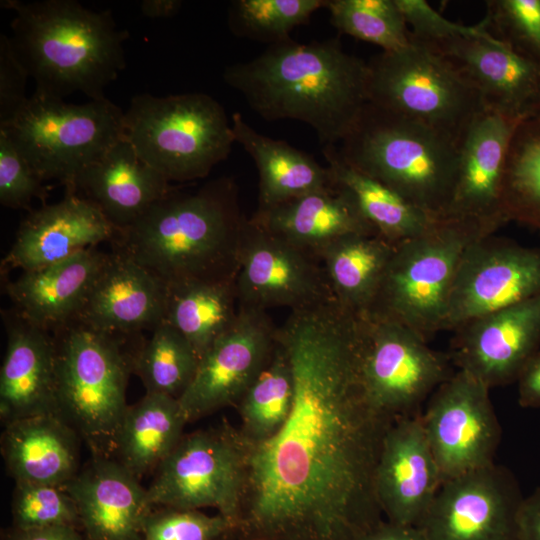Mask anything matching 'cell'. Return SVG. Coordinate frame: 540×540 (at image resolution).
Wrapping results in <instances>:
<instances>
[{
  "label": "cell",
  "mask_w": 540,
  "mask_h": 540,
  "mask_svg": "<svg viewBox=\"0 0 540 540\" xmlns=\"http://www.w3.org/2000/svg\"><path fill=\"white\" fill-rule=\"evenodd\" d=\"M276 338L293 404L279 431L252 445L237 532L243 540H356L383 519L375 473L394 420L363 388L361 318L331 299L291 311Z\"/></svg>",
  "instance_id": "6da1fadb"
},
{
  "label": "cell",
  "mask_w": 540,
  "mask_h": 540,
  "mask_svg": "<svg viewBox=\"0 0 540 540\" xmlns=\"http://www.w3.org/2000/svg\"><path fill=\"white\" fill-rule=\"evenodd\" d=\"M223 79L260 117L301 121L323 147L340 144L368 103V62L347 53L339 38L269 45L226 67Z\"/></svg>",
  "instance_id": "7a4b0ae2"
},
{
  "label": "cell",
  "mask_w": 540,
  "mask_h": 540,
  "mask_svg": "<svg viewBox=\"0 0 540 540\" xmlns=\"http://www.w3.org/2000/svg\"><path fill=\"white\" fill-rule=\"evenodd\" d=\"M247 219L237 184L220 177L195 192L174 189L110 244L167 287L234 279Z\"/></svg>",
  "instance_id": "3957f363"
},
{
  "label": "cell",
  "mask_w": 540,
  "mask_h": 540,
  "mask_svg": "<svg viewBox=\"0 0 540 540\" xmlns=\"http://www.w3.org/2000/svg\"><path fill=\"white\" fill-rule=\"evenodd\" d=\"M1 6L15 12L10 41L35 92L102 99L126 67L129 33L119 29L110 10H91L76 0H5Z\"/></svg>",
  "instance_id": "277c9868"
},
{
  "label": "cell",
  "mask_w": 540,
  "mask_h": 540,
  "mask_svg": "<svg viewBox=\"0 0 540 540\" xmlns=\"http://www.w3.org/2000/svg\"><path fill=\"white\" fill-rule=\"evenodd\" d=\"M52 335L57 415L77 432L91 456L111 458L128 408V380L145 339L141 333L107 332L78 319Z\"/></svg>",
  "instance_id": "5b68a950"
},
{
  "label": "cell",
  "mask_w": 540,
  "mask_h": 540,
  "mask_svg": "<svg viewBox=\"0 0 540 540\" xmlns=\"http://www.w3.org/2000/svg\"><path fill=\"white\" fill-rule=\"evenodd\" d=\"M337 150L350 166L436 219L446 218L457 173L456 141L368 102Z\"/></svg>",
  "instance_id": "8992f818"
},
{
  "label": "cell",
  "mask_w": 540,
  "mask_h": 540,
  "mask_svg": "<svg viewBox=\"0 0 540 540\" xmlns=\"http://www.w3.org/2000/svg\"><path fill=\"white\" fill-rule=\"evenodd\" d=\"M123 126L138 156L169 182L207 177L235 142L223 106L205 93L138 94L124 112Z\"/></svg>",
  "instance_id": "52a82bcc"
},
{
  "label": "cell",
  "mask_w": 540,
  "mask_h": 540,
  "mask_svg": "<svg viewBox=\"0 0 540 540\" xmlns=\"http://www.w3.org/2000/svg\"><path fill=\"white\" fill-rule=\"evenodd\" d=\"M483 227L440 219L426 232L396 244L377 295L363 317L410 328L426 341L442 331L460 259Z\"/></svg>",
  "instance_id": "ba28073f"
},
{
  "label": "cell",
  "mask_w": 540,
  "mask_h": 540,
  "mask_svg": "<svg viewBox=\"0 0 540 540\" xmlns=\"http://www.w3.org/2000/svg\"><path fill=\"white\" fill-rule=\"evenodd\" d=\"M124 112L106 97L84 104L35 92L0 126L42 181L68 188L124 137Z\"/></svg>",
  "instance_id": "9c48e42d"
},
{
  "label": "cell",
  "mask_w": 540,
  "mask_h": 540,
  "mask_svg": "<svg viewBox=\"0 0 540 540\" xmlns=\"http://www.w3.org/2000/svg\"><path fill=\"white\" fill-rule=\"evenodd\" d=\"M368 102L417 121L459 143L481 98L443 54L413 37L368 62Z\"/></svg>",
  "instance_id": "30bf717a"
},
{
  "label": "cell",
  "mask_w": 540,
  "mask_h": 540,
  "mask_svg": "<svg viewBox=\"0 0 540 540\" xmlns=\"http://www.w3.org/2000/svg\"><path fill=\"white\" fill-rule=\"evenodd\" d=\"M251 452L252 444L227 421L184 434L156 469L148 500L152 506L214 508L237 528Z\"/></svg>",
  "instance_id": "8fae6325"
},
{
  "label": "cell",
  "mask_w": 540,
  "mask_h": 540,
  "mask_svg": "<svg viewBox=\"0 0 540 540\" xmlns=\"http://www.w3.org/2000/svg\"><path fill=\"white\" fill-rule=\"evenodd\" d=\"M361 379L370 403L396 417L420 412L421 404L452 373L449 354L433 350L401 324L361 317Z\"/></svg>",
  "instance_id": "7c38bea8"
},
{
  "label": "cell",
  "mask_w": 540,
  "mask_h": 540,
  "mask_svg": "<svg viewBox=\"0 0 540 540\" xmlns=\"http://www.w3.org/2000/svg\"><path fill=\"white\" fill-rule=\"evenodd\" d=\"M489 390L457 369L429 397L421 418L442 481L495 463L501 427Z\"/></svg>",
  "instance_id": "4fadbf2b"
},
{
  "label": "cell",
  "mask_w": 540,
  "mask_h": 540,
  "mask_svg": "<svg viewBox=\"0 0 540 540\" xmlns=\"http://www.w3.org/2000/svg\"><path fill=\"white\" fill-rule=\"evenodd\" d=\"M540 293V248L493 234L473 241L458 264L442 331Z\"/></svg>",
  "instance_id": "5bb4252c"
},
{
  "label": "cell",
  "mask_w": 540,
  "mask_h": 540,
  "mask_svg": "<svg viewBox=\"0 0 540 540\" xmlns=\"http://www.w3.org/2000/svg\"><path fill=\"white\" fill-rule=\"evenodd\" d=\"M523 498L514 474L494 463L443 481L418 527L427 540H518Z\"/></svg>",
  "instance_id": "9a60e30c"
},
{
  "label": "cell",
  "mask_w": 540,
  "mask_h": 540,
  "mask_svg": "<svg viewBox=\"0 0 540 540\" xmlns=\"http://www.w3.org/2000/svg\"><path fill=\"white\" fill-rule=\"evenodd\" d=\"M277 327L266 311L239 305L235 322L200 357L178 398L188 423L239 403L268 364Z\"/></svg>",
  "instance_id": "2e32d148"
},
{
  "label": "cell",
  "mask_w": 540,
  "mask_h": 540,
  "mask_svg": "<svg viewBox=\"0 0 540 540\" xmlns=\"http://www.w3.org/2000/svg\"><path fill=\"white\" fill-rule=\"evenodd\" d=\"M238 305L305 309L334 299L320 260L247 219L235 277Z\"/></svg>",
  "instance_id": "e0dca14e"
},
{
  "label": "cell",
  "mask_w": 540,
  "mask_h": 540,
  "mask_svg": "<svg viewBox=\"0 0 540 540\" xmlns=\"http://www.w3.org/2000/svg\"><path fill=\"white\" fill-rule=\"evenodd\" d=\"M515 119L483 107L458 143V165L445 219L477 224L490 233L507 219L503 182L509 147L518 125Z\"/></svg>",
  "instance_id": "ac0fdd59"
},
{
  "label": "cell",
  "mask_w": 540,
  "mask_h": 540,
  "mask_svg": "<svg viewBox=\"0 0 540 540\" xmlns=\"http://www.w3.org/2000/svg\"><path fill=\"white\" fill-rule=\"evenodd\" d=\"M454 332L449 356L457 369L490 389L516 382L540 348V293Z\"/></svg>",
  "instance_id": "d6986e66"
},
{
  "label": "cell",
  "mask_w": 540,
  "mask_h": 540,
  "mask_svg": "<svg viewBox=\"0 0 540 540\" xmlns=\"http://www.w3.org/2000/svg\"><path fill=\"white\" fill-rule=\"evenodd\" d=\"M421 414L393 420L375 473V492L383 515L403 525L420 524L443 482Z\"/></svg>",
  "instance_id": "ffe728a7"
},
{
  "label": "cell",
  "mask_w": 540,
  "mask_h": 540,
  "mask_svg": "<svg viewBox=\"0 0 540 540\" xmlns=\"http://www.w3.org/2000/svg\"><path fill=\"white\" fill-rule=\"evenodd\" d=\"M448 58L484 107L525 120L540 109V65L497 38L461 37L428 45Z\"/></svg>",
  "instance_id": "44dd1931"
},
{
  "label": "cell",
  "mask_w": 540,
  "mask_h": 540,
  "mask_svg": "<svg viewBox=\"0 0 540 540\" xmlns=\"http://www.w3.org/2000/svg\"><path fill=\"white\" fill-rule=\"evenodd\" d=\"M117 235L101 211L89 200L65 192L54 204H43L21 222L2 267L31 270L65 260Z\"/></svg>",
  "instance_id": "7402d4cb"
},
{
  "label": "cell",
  "mask_w": 540,
  "mask_h": 540,
  "mask_svg": "<svg viewBox=\"0 0 540 540\" xmlns=\"http://www.w3.org/2000/svg\"><path fill=\"white\" fill-rule=\"evenodd\" d=\"M73 499L88 540H141L154 506L147 489L116 460L94 457L62 487Z\"/></svg>",
  "instance_id": "603a6c76"
},
{
  "label": "cell",
  "mask_w": 540,
  "mask_h": 540,
  "mask_svg": "<svg viewBox=\"0 0 540 540\" xmlns=\"http://www.w3.org/2000/svg\"><path fill=\"white\" fill-rule=\"evenodd\" d=\"M7 346L0 369L2 424L57 414L56 347L52 332L24 319L13 308L2 311Z\"/></svg>",
  "instance_id": "cb8c5ba5"
},
{
  "label": "cell",
  "mask_w": 540,
  "mask_h": 540,
  "mask_svg": "<svg viewBox=\"0 0 540 540\" xmlns=\"http://www.w3.org/2000/svg\"><path fill=\"white\" fill-rule=\"evenodd\" d=\"M167 290L146 269L112 250L75 319L112 333L153 331L164 322Z\"/></svg>",
  "instance_id": "d4e9b609"
},
{
  "label": "cell",
  "mask_w": 540,
  "mask_h": 540,
  "mask_svg": "<svg viewBox=\"0 0 540 540\" xmlns=\"http://www.w3.org/2000/svg\"><path fill=\"white\" fill-rule=\"evenodd\" d=\"M173 190L162 174L138 156L125 135L65 188L92 202L117 233Z\"/></svg>",
  "instance_id": "484cf974"
},
{
  "label": "cell",
  "mask_w": 540,
  "mask_h": 540,
  "mask_svg": "<svg viewBox=\"0 0 540 540\" xmlns=\"http://www.w3.org/2000/svg\"><path fill=\"white\" fill-rule=\"evenodd\" d=\"M107 254L91 247L60 262L22 271L4 284L12 308L50 332L72 321L84 306Z\"/></svg>",
  "instance_id": "4316f807"
},
{
  "label": "cell",
  "mask_w": 540,
  "mask_h": 540,
  "mask_svg": "<svg viewBox=\"0 0 540 540\" xmlns=\"http://www.w3.org/2000/svg\"><path fill=\"white\" fill-rule=\"evenodd\" d=\"M0 443L6 471L15 483L63 487L81 468L82 440L57 414L4 424Z\"/></svg>",
  "instance_id": "83f0119b"
},
{
  "label": "cell",
  "mask_w": 540,
  "mask_h": 540,
  "mask_svg": "<svg viewBox=\"0 0 540 540\" xmlns=\"http://www.w3.org/2000/svg\"><path fill=\"white\" fill-rule=\"evenodd\" d=\"M250 219L269 233L318 259L332 242L342 236L351 233L377 234L333 187L269 208H257Z\"/></svg>",
  "instance_id": "f1b7e54d"
},
{
  "label": "cell",
  "mask_w": 540,
  "mask_h": 540,
  "mask_svg": "<svg viewBox=\"0 0 540 540\" xmlns=\"http://www.w3.org/2000/svg\"><path fill=\"white\" fill-rule=\"evenodd\" d=\"M231 125L235 137L254 160L258 170V207L269 208L308 193L332 187L327 166L285 141L260 134L234 112Z\"/></svg>",
  "instance_id": "f546056e"
},
{
  "label": "cell",
  "mask_w": 540,
  "mask_h": 540,
  "mask_svg": "<svg viewBox=\"0 0 540 540\" xmlns=\"http://www.w3.org/2000/svg\"><path fill=\"white\" fill-rule=\"evenodd\" d=\"M332 187L385 240L396 245L429 230L439 219L346 163L336 146H324Z\"/></svg>",
  "instance_id": "4dcf8cb0"
},
{
  "label": "cell",
  "mask_w": 540,
  "mask_h": 540,
  "mask_svg": "<svg viewBox=\"0 0 540 540\" xmlns=\"http://www.w3.org/2000/svg\"><path fill=\"white\" fill-rule=\"evenodd\" d=\"M188 423L177 398L145 393L128 408L119 426L112 457L141 480L175 449Z\"/></svg>",
  "instance_id": "1f68e13d"
},
{
  "label": "cell",
  "mask_w": 540,
  "mask_h": 540,
  "mask_svg": "<svg viewBox=\"0 0 540 540\" xmlns=\"http://www.w3.org/2000/svg\"><path fill=\"white\" fill-rule=\"evenodd\" d=\"M395 245L378 234L351 233L332 242L320 255L334 300L363 317L370 309Z\"/></svg>",
  "instance_id": "d6a6232c"
},
{
  "label": "cell",
  "mask_w": 540,
  "mask_h": 540,
  "mask_svg": "<svg viewBox=\"0 0 540 540\" xmlns=\"http://www.w3.org/2000/svg\"><path fill=\"white\" fill-rule=\"evenodd\" d=\"M167 289L164 321L179 331L201 357L237 318L235 278L187 282Z\"/></svg>",
  "instance_id": "836d02e7"
},
{
  "label": "cell",
  "mask_w": 540,
  "mask_h": 540,
  "mask_svg": "<svg viewBox=\"0 0 540 540\" xmlns=\"http://www.w3.org/2000/svg\"><path fill=\"white\" fill-rule=\"evenodd\" d=\"M292 404V371L276 338L268 364L237 404L241 434L253 446L267 441L285 423Z\"/></svg>",
  "instance_id": "e575fe53"
},
{
  "label": "cell",
  "mask_w": 540,
  "mask_h": 540,
  "mask_svg": "<svg viewBox=\"0 0 540 540\" xmlns=\"http://www.w3.org/2000/svg\"><path fill=\"white\" fill-rule=\"evenodd\" d=\"M507 221L540 231V117L523 120L512 138L503 182Z\"/></svg>",
  "instance_id": "d590c367"
},
{
  "label": "cell",
  "mask_w": 540,
  "mask_h": 540,
  "mask_svg": "<svg viewBox=\"0 0 540 540\" xmlns=\"http://www.w3.org/2000/svg\"><path fill=\"white\" fill-rule=\"evenodd\" d=\"M200 357L191 343L167 322L143 341L134 363V374L146 393L179 398L193 380Z\"/></svg>",
  "instance_id": "8d00e7d4"
},
{
  "label": "cell",
  "mask_w": 540,
  "mask_h": 540,
  "mask_svg": "<svg viewBox=\"0 0 540 540\" xmlns=\"http://www.w3.org/2000/svg\"><path fill=\"white\" fill-rule=\"evenodd\" d=\"M331 24L383 51L408 46L412 35L395 0H327Z\"/></svg>",
  "instance_id": "74e56055"
},
{
  "label": "cell",
  "mask_w": 540,
  "mask_h": 540,
  "mask_svg": "<svg viewBox=\"0 0 540 540\" xmlns=\"http://www.w3.org/2000/svg\"><path fill=\"white\" fill-rule=\"evenodd\" d=\"M326 5L327 0H234L228 26L237 37L273 45L291 39L294 28L308 23Z\"/></svg>",
  "instance_id": "f35d334b"
},
{
  "label": "cell",
  "mask_w": 540,
  "mask_h": 540,
  "mask_svg": "<svg viewBox=\"0 0 540 540\" xmlns=\"http://www.w3.org/2000/svg\"><path fill=\"white\" fill-rule=\"evenodd\" d=\"M486 7V29L540 65V0H490Z\"/></svg>",
  "instance_id": "ab89813d"
},
{
  "label": "cell",
  "mask_w": 540,
  "mask_h": 540,
  "mask_svg": "<svg viewBox=\"0 0 540 540\" xmlns=\"http://www.w3.org/2000/svg\"><path fill=\"white\" fill-rule=\"evenodd\" d=\"M16 529L30 530L79 523L76 505L59 486L18 482L12 494Z\"/></svg>",
  "instance_id": "60d3db41"
},
{
  "label": "cell",
  "mask_w": 540,
  "mask_h": 540,
  "mask_svg": "<svg viewBox=\"0 0 540 540\" xmlns=\"http://www.w3.org/2000/svg\"><path fill=\"white\" fill-rule=\"evenodd\" d=\"M158 507L148 515L141 540H222L237 531L234 523L219 513Z\"/></svg>",
  "instance_id": "b9f144b4"
},
{
  "label": "cell",
  "mask_w": 540,
  "mask_h": 540,
  "mask_svg": "<svg viewBox=\"0 0 540 540\" xmlns=\"http://www.w3.org/2000/svg\"><path fill=\"white\" fill-rule=\"evenodd\" d=\"M5 132L0 130V203L30 209L34 198L45 204L48 189Z\"/></svg>",
  "instance_id": "7bdbcfd3"
},
{
  "label": "cell",
  "mask_w": 540,
  "mask_h": 540,
  "mask_svg": "<svg viewBox=\"0 0 540 540\" xmlns=\"http://www.w3.org/2000/svg\"><path fill=\"white\" fill-rule=\"evenodd\" d=\"M412 37L426 45H436L461 37L495 38L483 22L461 25L443 17L425 0H395Z\"/></svg>",
  "instance_id": "ee69618b"
},
{
  "label": "cell",
  "mask_w": 540,
  "mask_h": 540,
  "mask_svg": "<svg viewBox=\"0 0 540 540\" xmlns=\"http://www.w3.org/2000/svg\"><path fill=\"white\" fill-rule=\"evenodd\" d=\"M29 75L18 60L10 37L0 35V126L7 123L26 104Z\"/></svg>",
  "instance_id": "f6af8a7d"
},
{
  "label": "cell",
  "mask_w": 540,
  "mask_h": 540,
  "mask_svg": "<svg viewBox=\"0 0 540 540\" xmlns=\"http://www.w3.org/2000/svg\"><path fill=\"white\" fill-rule=\"evenodd\" d=\"M516 382L520 406L540 408V350L529 360Z\"/></svg>",
  "instance_id": "bcb514c9"
},
{
  "label": "cell",
  "mask_w": 540,
  "mask_h": 540,
  "mask_svg": "<svg viewBox=\"0 0 540 540\" xmlns=\"http://www.w3.org/2000/svg\"><path fill=\"white\" fill-rule=\"evenodd\" d=\"M518 540H540V487L524 497L517 515Z\"/></svg>",
  "instance_id": "7dc6e473"
},
{
  "label": "cell",
  "mask_w": 540,
  "mask_h": 540,
  "mask_svg": "<svg viewBox=\"0 0 540 540\" xmlns=\"http://www.w3.org/2000/svg\"><path fill=\"white\" fill-rule=\"evenodd\" d=\"M356 540H427L418 526L403 525L382 519Z\"/></svg>",
  "instance_id": "c3c4849f"
},
{
  "label": "cell",
  "mask_w": 540,
  "mask_h": 540,
  "mask_svg": "<svg viewBox=\"0 0 540 540\" xmlns=\"http://www.w3.org/2000/svg\"><path fill=\"white\" fill-rule=\"evenodd\" d=\"M10 540H83L75 526L58 525L38 529L19 530L11 536Z\"/></svg>",
  "instance_id": "681fc988"
},
{
  "label": "cell",
  "mask_w": 540,
  "mask_h": 540,
  "mask_svg": "<svg viewBox=\"0 0 540 540\" xmlns=\"http://www.w3.org/2000/svg\"><path fill=\"white\" fill-rule=\"evenodd\" d=\"M182 6L180 0H143L140 9L149 18H166L175 15Z\"/></svg>",
  "instance_id": "f907efd6"
},
{
  "label": "cell",
  "mask_w": 540,
  "mask_h": 540,
  "mask_svg": "<svg viewBox=\"0 0 540 540\" xmlns=\"http://www.w3.org/2000/svg\"><path fill=\"white\" fill-rule=\"evenodd\" d=\"M222 540H243L239 534L235 531L233 533H231L230 535H228L227 537H225L224 539Z\"/></svg>",
  "instance_id": "816d5d0a"
},
{
  "label": "cell",
  "mask_w": 540,
  "mask_h": 540,
  "mask_svg": "<svg viewBox=\"0 0 540 540\" xmlns=\"http://www.w3.org/2000/svg\"><path fill=\"white\" fill-rule=\"evenodd\" d=\"M535 116L540 117V109H539V111L537 112V114ZM535 116H533V117H535Z\"/></svg>",
  "instance_id": "f5cc1de1"
}]
</instances>
